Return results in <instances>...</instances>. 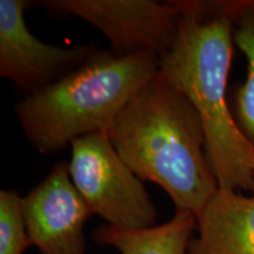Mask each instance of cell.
<instances>
[{"label":"cell","instance_id":"cell-6","mask_svg":"<svg viewBox=\"0 0 254 254\" xmlns=\"http://www.w3.org/2000/svg\"><path fill=\"white\" fill-rule=\"evenodd\" d=\"M26 0H0V77L26 93H37L90 60L98 49L49 45L28 30Z\"/></svg>","mask_w":254,"mask_h":254},{"label":"cell","instance_id":"cell-5","mask_svg":"<svg viewBox=\"0 0 254 254\" xmlns=\"http://www.w3.org/2000/svg\"><path fill=\"white\" fill-rule=\"evenodd\" d=\"M50 13L73 15L97 27L111 44V52L131 56L170 50L182 14L178 0H43Z\"/></svg>","mask_w":254,"mask_h":254},{"label":"cell","instance_id":"cell-8","mask_svg":"<svg viewBox=\"0 0 254 254\" xmlns=\"http://www.w3.org/2000/svg\"><path fill=\"white\" fill-rule=\"evenodd\" d=\"M187 254H254V193L221 190L198 217Z\"/></svg>","mask_w":254,"mask_h":254},{"label":"cell","instance_id":"cell-11","mask_svg":"<svg viewBox=\"0 0 254 254\" xmlns=\"http://www.w3.org/2000/svg\"><path fill=\"white\" fill-rule=\"evenodd\" d=\"M31 246L23 214V196L0 190V254H23Z\"/></svg>","mask_w":254,"mask_h":254},{"label":"cell","instance_id":"cell-1","mask_svg":"<svg viewBox=\"0 0 254 254\" xmlns=\"http://www.w3.org/2000/svg\"><path fill=\"white\" fill-rule=\"evenodd\" d=\"M178 2L177 34L159 57V71L198 112L219 189L253 193L254 146L238 127L226 97L234 45L228 0Z\"/></svg>","mask_w":254,"mask_h":254},{"label":"cell","instance_id":"cell-2","mask_svg":"<svg viewBox=\"0 0 254 254\" xmlns=\"http://www.w3.org/2000/svg\"><path fill=\"white\" fill-rule=\"evenodd\" d=\"M106 134L133 172L160 186L176 209L198 218L219 190L199 114L160 71L124 107Z\"/></svg>","mask_w":254,"mask_h":254},{"label":"cell","instance_id":"cell-7","mask_svg":"<svg viewBox=\"0 0 254 254\" xmlns=\"http://www.w3.org/2000/svg\"><path fill=\"white\" fill-rule=\"evenodd\" d=\"M23 214L31 245L40 254H85L84 226L93 215L73 184L68 164L59 161L26 196Z\"/></svg>","mask_w":254,"mask_h":254},{"label":"cell","instance_id":"cell-9","mask_svg":"<svg viewBox=\"0 0 254 254\" xmlns=\"http://www.w3.org/2000/svg\"><path fill=\"white\" fill-rule=\"evenodd\" d=\"M198 218L189 211L176 209L173 218L163 225L144 230H127L101 225L93 232V240L112 246L120 254H187Z\"/></svg>","mask_w":254,"mask_h":254},{"label":"cell","instance_id":"cell-3","mask_svg":"<svg viewBox=\"0 0 254 254\" xmlns=\"http://www.w3.org/2000/svg\"><path fill=\"white\" fill-rule=\"evenodd\" d=\"M152 52L117 56L100 51L80 67L15 105L25 136L41 154L80 136L107 133L114 119L159 73Z\"/></svg>","mask_w":254,"mask_h":254},{"label":"cell","instance_id":"cell-10","mask_svg":"<svg viewBox=\"0 0 254 254\" xmlns=\"http://www.w3.org/2000/svg\"><path fill=\"white\" fill-rule=\"evenodd\" d=\"M233 23V41L247 59L245 81L234 98V119L245 138L254 146V0H228Z\"/></svg>","mask_w":254,"mask_h":254},{"label":"cell","instance_id":"cell-12","mask_svg":"<svg viewBox=\"0 0 254 254\" xmlns=\"http://www.w3.org/2000/svg\"><path fill=\"white\" fill-rule=\"evenodd\" d=\"M252 173H253V183H254V157H253V164H252Z\"/></svg>","mask_w":254,"mask_h":254},{"label":"cell","instance_id":"cell-4","mask_svg":"<svg viewBox=\"0 0 254 254\" xmlns=\"http://www.w3.org/2000/svg\"><path fill=\"white\" fill-rule=\"evenodd\" d=\"M69 176L92 213L107 225L127 230L155 226L157 208L142 180L113 147L106 133H93L71 142Z\"/></svg>","mask_w":254,"mask_h":254}]
</instances>
